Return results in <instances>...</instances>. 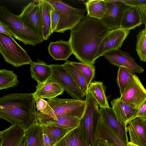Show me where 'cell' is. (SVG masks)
I'll return each mask as SVG.
<instances>
[{"mask_svg": "<svg viewBox=\"0 0 146 146\" xmlns=\"http://www.w3.org/2000/svg\"><path fill=\"white\" fill-rule=\"evenodd\" d=\"M41 10L44 40H47L52 33L51 27V5L46 0H38Z\"/></svg>", "mask_w": 146, "mask_h": 146, "instance_id": "27", "label": "cell"}, {"mask_svg": "<svg viewBox=\"0 0 146 146\" xmlns=\"http://www.w3.org/2000/svg\"><path fill=\"white\" fill-rule=\"evenodd\" d=\"M127 146H139L138 145L134 144L130 141L127 144Z\"/></svg>", "mask_w": 146, "mask_h": 146, "instance_id": "44", "label": "cell"}, {"mask_svg": "<svg viewBox=\"0 0 146 146\" xmlns=\"http://www.w3.org/2000/svg\"><path fill=\"white\" fill-rule=\"evenodd\" d=\"M97 138V140L106 142L111 146H127L118 138L106 123H104L99 126Z\"/></svg>", "mask_w": 146, "mask_h": 146, "instance_id": "24", "label": "cell"}, {"mask_svg": "<svg viewBox=\"0 0 146 146\" xmlns=\"http://www.w3.org/2000/svg\"><path fill=\"white\" fill-rule=\"evenodd\" d=\"M88 92L95 99L100 108L110 107L102 82L95 81L91 82L88 88Z\"/></svg>", "mask_w": 146, "mask_h": 146, "instance_id": "26", "label": "cell"}, {"mask_svg": "<svg viewBox=\"0 0 146 146\" xmlns=\"http://www.w3.org/2000/svg\"><path fill=\"white\" fill-rule=\"evenodd\" d=\"M19 82L13 71L5 69L0 70V90L15 87Z\"/></svg>", "mask_w": 146, "mask_h": 146, "instance_id": "31", "label": "cell"}, {"mask_svg": "<svg viewBox=\"0 0 146 146\" xmlns=\"http://www.w3.org/2000/svg\"><path fill=\"white\" fill-rule=\"evenodd\" d=\"M130 31L121 27L111 30L100 44L95 54V60L107 52L121 48Z\"/></svg>", "mask_w": 146, "mask_h": 146, "instance_id": "10", "label": "cell"}, {"mask_svg": "<svg viewBox=\"0 0 146 146\" xmlns=\"http://www.w3.org/2000/svg\"><path fill=\"white\" fill-rule=\"evenodd\" d=\"M50 4V3H49ZM51 5V27L52 33L55 32L60 21L59 13Z\"/></svg>", "mask_w": 146, "mask_h": 146, "instance_id": "35", "label": "cell"}, {"mask_svg": "<svg viewBox=\"0 0 146 146\" xmlns=\"http://www.w3.org/2000/svg\"><path fill=\"white\" fill-rule=\"evenodd\" d=\"M24 146H43V131L38 123L32 125L24 131Z\"/></svg>", "mask_w": 146, "mask_h": 146, "instance_id": "23", "label": "cell"}, {"mask_svg": "<svg viewBox=\"0 0 146 146\" xmlns=\"http://www.w3.org/2000/svg\"><path fill=\"white\" fill-rule=\"evenodd\" d=\"M103 56L111 64L119 67L125 68L133 73L141 74L144 71L143 68L137 64L129 53L120 48L107 52Z\"/></svg>", "mask_w": 146, "mask_h": 146, "instance_id": "12", "label": "cell"}, {"mask_svg": "<svg viewBox=\"0 0 146 146\" xmlns=\"http://www.w3.org/2000/svg\"><path fill=\"white\" fill-rule=\"evenodd\" d=\"M140 13L142 24H143L146 27V5L138 7Z\"/></svg>", "mask_w": 146, "mask_h": 146, "instance_id": "40", "label": "cell"}, {"mask_svg": "<svg viewBox=\"0 0 146 146\" xmlns=\"http://www.w3.org/2000/svg\"><path fill=\"white\" fill-rule=\"evenodd\" d=\"M24 130L13 125L0 132V146H15L24 136Z\"/></svg>", "mask_w": 146, "mask_h": 146, "instance_id": "21", "label": "cell"}, {"mask_svg": "<svg viewBox=\"0 0 146 146\" xmlns=\"http://www.w3.org/2000/svg\"><path fill=\"white\" fill-rule=\"evenodd\" d=\"M35 86L36 90L33 94L36 100L38 98H53L62 94L64 91L60 86L54 82H45Z\"/></svg>", "mask_w": 146, "mask_h": 146, "instance_id": "20", "label": "cell"}, {"mask_svg": "<svg viewBox=\"0 0 146 146\" xmlns=\"http://www.w3.org/2000/svg\"><path fill=\"white\" fill-rule=\"evenodd\" d=\"M17 16L25 25L44 39L41 12L38 0H33L23 7Z\"/></svg>", "mask_w": 146, "mask_h": 146, "instance_id": "9", "label": "cell"}, {"mask_svg": "<svg viewBox=\"0 0 146 146\" xmlns=\"http://www.w3.org/2000/svg\"><path fill=\"white\" fill-rule=\"evenodd\" d=\"M25 143V138L24 136L17 143L15 146H24Z\"/></svg>", "mask_w": 146, "mask_h": 146, "instance_id": "43", "label": "cell"}, {"mask_svg": "<svg viewBox=\"0 0 146 146\" xmlns=\"http://www.w3.org/2000/svg\"><path fill=\"white\" fill-rule=\"evenodd\" d=\"M72 64L80 70L82 73L86 83L89 86L94 80L95 76V66L93 64L82 62L71 61Z\"/></svg>", "mask_w": 146, "mask_h": 146, "instance_id": "33", "label": "cell"}, {"mask_svg": "<svg viewBox=\"0 0 146 146\" xmlns=\"http://www.w3.org/2000/svg\"><path fill=\"white\" fill-rule=\"evenodd\" d=\"M94 146H111L106 142L100 140H97Z\"/></svg>", "mask_w": 146, "mask_h": 146, "instance_id": "42", "label": "cell"}, {"mask_svg": "<svg viewBox=\"0 0 146 146\" xmlns=\"http://www.w3.org/2000/svg\"><path fill=\"white\" fill-rule=\"evenodd\" d=\"M40 124L45 129L52 146H54L68 131L72 129H64L52 125Z\"/></svg>", "mask_w": 146, "mask_h": 146, "instance_id": "32", "label": "cell"}, {"mask_svg": "<svg viewBox=\"0 0 146 146\" xmlns=\"http://www.w3.org/2000/svg\"><path fill=\"white\" fill-rule=\"evenodd\" d=\"M120 1L131 6L138 7L146 5V0H120Z\"/></svg>", "mask_w": 146, "mask_h": 146, "instance_id": "37", "label": "cell"}, {"mask_svg": "<svg viewBox=\"0 0 146 146\" xmlns=\"http://www.w3.org/2000/svg\"><path fill=\"white\" fill-rule=\"evenodd\" d=\"M110 103L118 120L125 126L127 127L129 121L137 117L138 109L129 106L119 98L113 100Z\"/></svg>", "mask_w": 146, "mask_h": 146, "instance_id": "16", "label": "cell"}, {"mask_svg": "<svg viewBox=\"0 0 146 146\" xmlns=\"http://www.w3.org/2000/svg\"><path fill=\"white\" fill-rule=\"evenodd\" d=\"M106 1L108 9L101 19L102 22L110 30L120 28L123 14L130 6L120 0H108Z\"/></svg>", "mask_w": 146, "mask_h": 146, "instance_id": "11", "label": "cell"}, {"mask_svg": "<svg viewBox=\"0 0 146 146\" xmlns=\"http://www.w3.org/2000/svg\"><path fill=\"white\" fill-rule=\"evenodd\" d=\"M40 124L41 125L42 129L43 146H52L45 129L42 124Z\"/></svg>", "mask_w": 146, "mask_h": 146, "instance_id": "39", "label": "cell"}, {"mask_svg": "<svg viewBox=\"0 0 146 146\" xmlns=\"http://www.w3.org/2000/svg\"><path fill=\"white\" fill-rule=\"evenodd\" d=\"M0 53L5 61L18 67L33 62L24 50L13 39L0 33Z\"/></svg>", "mask_w": 146, "mask_h": 146, "instance_id": "6", "label": "cell"}, {"mask_svg": "<svg viewBox=\"0 0 146 146\" xmlns=\"http://www.w3.org/2000/svg\"><path fill=\"white\" fill-rule=\"evenodd\" d=\"M119 98L127 105L136 109H138L146 98V90L136 74H134L133 82Z\"/></svg>", "mask_w": 146, "mask_h": 146, "instance_id": "13", "label": "cell"}, {"mask_svg": "<svg viewBox=\"0 0 146 146\" xmlns=\"http://www.w3.org/2000/svg\"><path fill=\"white\" fill-rule=\"evenodd\" d=\"M101 117L107 123L118 138L127 145L129 142L127 127L122 124L117 120L112 108H100Z\"/></svg>", "mask_w": 146, "mask_h": 146, "instance_id": "15", "label": "cell"}, {"mask_svg": "<svg viewBox=\"0 0 146 146\" xmlns=\"http://www.w3.org/2000/svg\"><path fill=\"white\" fill-rule=\"evenodd\" d=\"M81 119L75 116L66 115L43 124L64 129H73L79 125Z\"/></svg>", "mask_w": 146, "mask_h": 146, "instance_id": "29", "label": "cell"}, {"mask_svg": "<svg viewBox=\"0 0 146 146\" xmlns=\"http://www.w3.org/2000/svg\"><path fill=\"white\" fill-rule=\"evenodd\" d=\"M30 65L31 77L38 85L45 83L50 77L51 69L49 65H48L44 61L38 59L37 62H33Z\"/></svg>", "mask_w": 146, "mask_h": 146, "instance_id": "19", "label": "cell"}, {"mask_svg": "<svg viewBox=\"0 0 146 146\" xmlns=\"http://www.w3.org/2000/svg\"><path fill=\"white\" fill-rule=\"evenodd\" d=\"M47 101L49 106L46 112L44 113L36 112L37 119L39 124L45 123L66 115L81 118L86 106L85 100L74 98L56 97Z\"/></svg>", "mask_w": 146, "mask_h": 146, "instance_id": "3", "label": "cell"}, {"mask_svg": "<svg viewBox=\"0 0 146 146\" xmlns=\"http://www.w3.org/2000/svg\"><path fill=\"white\" fill-rule=\"evenodd\" d=\"M0 22L13 36L25 45L35 46L44 40L25 25L17 15L13 13L3 5L0 7Z\"/></svg>", "mask_w": 146, "mask_h": 146, "instance_id": "4", "label": "cell"}, {"mask_svg": "<svg viewBox=\"0 0 146 146\" xmlns=\"http://www.w3.org/2000/svg\"><path fill=\"white\" fill-rule=\"evenodd\" d=\"M63 64L79 87L86 95L88 93L89 86H88L82 72L72 65L71 63V61L67 60Z\"/></svg>", "mask_w": 146, "mask_h": 146, "instance_id": "30", "label": "cell"}, {"mask_svg": "<svg viewBox=\"0 0 146 146\" xmlns=\"http://www.w3.org/2000/svg\"><path fill=\"white\" fill-rule=\"evenodd\" d=\"M36 107L38 111L44 113L47 110L49 104L47 102L42 98H38L36 101Z\"/></svg>", "mask_w": 146, "mask_h": 146, "instance_id": "36", "label": "cell"}, {"mask_svg": "<svg viewBox=\"0 0 146 146\" xmlns=\"http://www.w3.org/2000/svg\"><path fill=\"white\" fill-rule=\"evenodd\" d=\"M59 14L60 20L55 32L64 33L71 30L84 17L86 9L73 7L61 0H46Z\"/></svg>", "mask_w": 146, "mask_h": 146, "instance_id": "7", "label": "cell"}, {"mask_svg": "<svg viewBox=\"0 0 146 146\" xmlns=\"http://www.w3.org/2000/svg\"><path fill=\"white\" fill-rule=\"evenodd\" d=\"M137 117L146 119V98L140 104L137 110Z\"/></svg>", "mask_w": 146, "mask_h": 146, "instance_id": "38", "label": "cell"}, {"mask_svg": "<svg viewBox=\"0 0 146 146\" xmlns=\"http://www.w3.org/2000/svg\"><path fill=\"white\" fill-rule=\"evenodd\" d=\"M52 70L50 77L45 82L56 83L62 88L73 98L82 100L86 96L63 64L49 65Z\"/></svg>", "mask_w": 146, "mask_h": 146, "instance_id": "8", "label": "cell"}, {"mask_svg": "<svg viewBox=\"0 0 146 146\" xmlns=\"http://www.w3.org/2000/svg\"><path fill=\"white\" fill-rule=\"evenodd\" d=\"M0 33H1L13 39V36L9 33L4 25L0 22Z\"/></svg>", "mask_w": 146, "mask_h": 146, "instance_id": "41", "label": "cell"}, {"mask_svg": "<svg viewBox=\"0 0 146 146\" xmlns=\"http://www.w3.org/2000/svg\"><path fill=\"white\" fill-rule=\"evenodd\" d=\"M134 75V73L128 69L121 67H119L117 81L121 96L133 81Z\"/></svg>", "mask_w": 146, "mask_h": 146, "instance_id": "28", "label": "cell"}, {"mask_svg": "<svg viewBox=\"0 0 146 146\" xmlns=\"http://www.w3.org/2000/svg\"><path fill=\"white\" fill-rule=\"evenodd\" d=\"M136 50L140 60L146 61V27L139 32L136 36Z\"/></svg>", "mask_w": 146, "mask_h": 146, "instance_id": "34", "label": "cell"}, {"mask_svg": "<svg viewBox=\"0 0 146 146\" xmlns=\"http://www.w3.org/2000/svg\"><path fill=\"white\" fill-rule=\"evenodd\" d=\"M127 125L130 142L139 146H146V119L137 117Z\"/></svg>", "mask_w": 146, "mask_h": 146, "instance_id": "14", "label": "cell"}, {"mask_svg": "<svg viewBox=\"0 0 146 146\" xmlns=\"http://www.w3.org/2000/svg\"><path fill=\"white\" fill-rule=\"evenodd\" d=\"M110 30L101 20L84 16L70 30L69 40L75 58L81 62L94 65L99 44Z\"/></svg>", "mask_w": 146, "mask_h": 146, "instance_id": "1", "label": "cell"}, {"mask_svg": "<svg viewBox=\"0 0 146 146\" xmlns=\"http://www.w3.org/2000/svg\"><path fill=\"white\" fill-rule=\"evenodd\" d=\"M54 146H87L80 125L68 131Z\"/></svg>", "mask_w": 146, "mask_h": 146, "instance_id": "18", "label": "cell"}, {"mask_svg": "<svg viewBox=\"0 0 146 146\" xmlns=\"http://www.w3.org/2000/svg\"><path fill=\"white\" fill-rule=\"evenodd\" d=\"M49 53L55 60H67L73 54L69 40H62L55 42H51L48 47Z\"/></svg>", "mask_w": 146, "mask_h": 146, "instance_id": "17", "label": "cell"}, {"mask_svg": "<svg viewBox=\"0 0 146 146\" xmlns=\"http://www.w3.org/2000/svg\"><path fill=\"white\" fill-rule=\"evenodd\" d=\"M142 24L138 7L130 6L123 14L120 27L131 30Z\"/></svg>", "mask_w": 146, "mask_h": 146, "instance_id": "22", "label": "cell"}, {"mask_svg": "<svg viewBox=\"0 0 146 146\" xmlns=\"http://www.w3.org/2000/svg\"><path fill=\"white\" fill-rule=\"evenodd\" d=\"M85 101L86 106L80 125L87 146H94L97 141V129L101 115L96 101L89 93L86 96Z\"/></svg>", "mask_w": 146, "mask_h": 146, "instance_id": "5", "label": "cell"}, {"mask_svg": "<svg viewBox=\"0 0 146 146\" xmlns=\"http://www.w3.org/2000/svg\"><path fill=\"white\" fill-rule=\"evenodd\" d=\"M87 15L89 16L101 20L108 9L106 0H89L85 2Z\"/></svg>", "mask_w": 146, "mask_h": 146, "instance_id": "25", "label": "cell"}, {"mask_svg": "<svg viewBox=\"0 0 146 146\" xmlns=\"http://www.w3.org/2000/svg\"><path fill=\"white\" fill-rule=\"evenodd\" d=\"M33 93L7 94L0 98V118L24 131L38 123Z\"/></svg>", "mask_w": 146, "mask_h": 146, "instance_id": "2", "label": "cell"}]
</instances>
